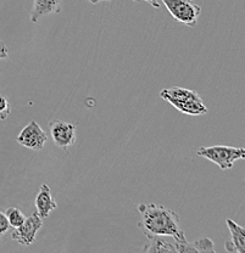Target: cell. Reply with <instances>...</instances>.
I'll list each match as a JSON object with an SVG mask.
<instances>
[{
  "instance_id": "cell-5",
  "label": "cell",
  "mask_w": 245,
  "mask_h": 253,
  "mask_svg": "<svg viewBox=\"0 0 245 253\" xmlns=\"http://www.w3.org/2000/svg\"><path fill=\"white\" fill-rule=\"evenodd\" d=\"M43 225V219H41L37 212L32 213L30 217H26L25 221L20 226L15 228L11 233V239L22 246H30L33 244L37 233Z\"/></svg>"
},
{
  "instance_id": "cell-11",
  "label": "cell",
  "mask_w": 245,
  "mask_h": 253,
  "mask_svg": "<svg viewBox=\"0 0 245 253\" xmlns=\"http://www.w3.org/2000/svg\"><path fill=\"white\" fill-rule=\"evenodd\" d=\"M149 242L143 247V251L147 253H177L175 245L165 241L161 236L149 237Z\"/></svg>"
},
{
  "instance_id": "cell-2",
  "label": "cell",
  "mask_w": 245,
  "mask_h": 253,
  "mask_svg": "<svg viewBox=\"0 0 245 253\" xmlns=\"http://www.w3.org/2000/svg\"><path fill=\"white\" fill-rule=\"evenodd\" d=\"M160 95L165 101L170 102L173 107L186 115L200 116L207 113V107L204 105L200 95L194 90L173 86L163 89Z\"/></svg>"
},
{
  "instance_id": "cell-7",
  "label": "cell",
  "mask_w": 245,
  "mask_h": 253,
  "mask_svg": "<svg viewBox=\"0 0 245 253\" xmlns=\"http://www.w3.org/2000/svg\"><path fill=\"white\" fill-rule=\"evenodd\" d=\"M50 134L55 145L60 149L67 151L71 145L76 141V126L72 123L60 120H52L49 122Z\"/></svg>"
},
{
  "instance_id": "cell-17",
  "label": "cell",
  "mask_w": 245,
  "mask_h": 253,
  "mask_svg": "<svg viewBox=\"0 0 245 253\" xmlns=\"http://www.w3.org/2000/svg\"><path fill=\"white\" fill-rule=\"evenodd\" d=\"M9 57V50L7 46L5 45L4 42L0 41V60H5Z\"/></svg>"
},
{
  "instance_id": "cell-14",
  "label": "cell",
  "mask_w": 245,
  "mask_h": 253,
  "mask_svg": "<svg viewBox=\"0 0 245 253\" xmlns=\"http://www.w3.org/2000/svg\"><path fill=\"white\" fill-rule=\"evenodd\" d=\"M175 249L177 253H196V247H194L193 242H188L187 239H180V240H175Z\"/></svg>"
},
{
  "instance_id": "cell-9",
  "label": "cell",
  "mask_w": 245,
  "mask_h": 253,
  "mask_svg": "<svg viewBox=\"0 0 245 253\" xmlns=\"http://www.w3.org/2000/svg\"><path fill=\"white\" fill-rule=\"evenodd\" d=\"M62 10V0H34L31 11V22L36 23L42 16L60 14Z\"/></svg>"
},
{
  "instance_id": "cell-3",
  "label": "cell",
  "mask_w": 245,
  "mask_h": 253,
  "mask_svg": "<svg viewBox=\"0 0 245 253\" xmlns=\"http://www.w3.org/2000/svg\"><path fill=\"white\" fill-rule=\"evenodd\" d=\"M196 156L204 157L216 163L222 170L231 169L234 162L245 158V149L243 147H232L225 145L215 146H202L196 151Z\"/></svg>"
},
{
  "instance_id": "cell-13",
  "label": "cell",
  "mask_w": 245,
  "mask_h": 253,
  "mask_svg": "<svg viewBox=\"0 0 245 253\" xmlns=\"http://www.w3.org/2000/svg\"><path fill=\"white\" fill-rule=\"evenodd\" d=\"M194 247H196V253H207V252H215V249H213V242L212 240L207 239H200L197 241L193 242Z\"/></svg>"
},
{
  "instance_id": "cell-18",
  "label": "cell",
  "mask_w": 245,
  "mask_h": 253,
  "mask_svg": "<svg viewBox=\"0 0 245 253\" xmlns=\"http://www.w3.org/2000/svg\"><path fill=\"white\" fill-rule=\"evenodd\" d=\"M133 1H138V0H133ZM142 1L149 2V4L151 5L152 7H155V9H159V7H160V4H159V1H157V0H142Z\"/></svg>"
},
{
  "instance_id": "cell-16",
  "label": "cell",
  "mask_w": 245,
  "mask_h": 253,
  "mask_svg": "<svg viewBox=\"0 0 245 253\" xmlns=\"http://www.w3.org/2000/svg\"><path fill=\"white\" fill-rule=\"evenodd\" d=\"M9 230H10L9 220H7L5 213H2L1 211H0V237L4 236Z\"/></svg>"
},
{
  "instance_id": "cell-6",
  "label": "cell",
  "mask_w": 245,
  "mask_h": 253,
  "mask_svg": "<svg viewBox=\"0 0 245 253\" xmlns=\"http://www.w3.org/2000/svg\"><path fill=\"white\" fill-rule=\"evenodd\" d=\"M47 140H48V135L36 121H31L17 136L18 144L34 151L43 150Z\"/></svg>"
},
{
  "instance_id": "cell-8",
  "label": "cell",
  "mask_w": 245,
  "mask_h": 253,
  "mask_svg": "<svg viewBox=\"0 0 245 253\" xmlns=\"http://www.w3.org/2000/svg\"><path fill=\"white\" fill-rule=\"evenodd\" d=\"M36 207L37 214L41 217V219L48 218L50 212H52L57 207V204L52 199L51 191H50L49 186L47 184H42L41 185V189H39L38 195L36 197Z\"/></svg>"
},
{
  "instance_id": "cell-15",
  "label": "cell",
  "mask_w": 245,
  "mask_h": 253,
  "mask_svg": "<svg viewBox=\"0 0 245 253\" xmlns=\"http://www.w3.org/2000/svg\"><path fill=\"white\" fill-rule=\"evenodd\" d=\"M10 115V105L6 97L0 94V120L5 121Z\"/></svg>"
},
{
  "instance_id": "cell-19",
  "label": "cell",
  "mask_w": 245,
  "mask_h": 253,
  "mask_svg": "<svg viewBox=\"0 0 245 253\" xmlns=\"http://www.w3.org/2000/svg\"><path fill=\"white\" fill-rule=\"evenodd\" d=\"M87 1L92 2V4H97V2H99V1H100V0H87Z\"/></svg>"
},
{
  "instance_id": "cell-4",
  "label": "cell",
  "mask_w": 245,
  "mask_h": 253,
  "mask_svg": "<svg viewBox=\"0 0 245 253\" xmlns=\"http://www.w3.org/2000/svg\"><path fill=\"white\" fill-rule=\"evenodd\" d=\"M161 1L176 21L188 27H196L197 18L201 14V7L199 5L192 0H161Z\"/></svg>"
},
{
  "instance_id": "cell-10",
  "label": "cell",
  "mask_w": 245,
  "mask_h": 253,
  "mask_svg": "<svg viewBox=\"0 0 245 253\" xmlns=\"http://www.w3.org/2000/svg\"><path fill=\"white\" fill-rule=\"evenodd\" d=\"M227 226L231 233V241L225 245L226 250L228 252L236 253H245V230L236 221L227 219L226 220Z\"/></svg>"
},
{
  "instance_id": "cell-1",
  "label": "cell",
  "mask_w": 245,
  "mask_h": 253,
  "mask_svg": "<svg viewBox=\"0 0 245 253\" xmlns=\"http://www.w3.org/2000/svg\"><path fill=\"white\" fill-rule=\"evenodd\" d=\"M139 212L138 228L144 236H171L175 240L184 239L180 215L175 211L161 205L141 204L137 207Z\"/></svg>"
},
{
  "instance_id": "cell-12",
  "label": "cell",
  "mask_w": 245,
  "mask_h": 253,
  "mask_svg": "<svg viewBox=\"0 0 245 253\" xmlns=\"http://www.w3.org/2000/svg\"><path fill=\"white\" fill-rule=\"evenodd\" d=\"M5 215H6L7 220H9L10 228H12V229L20 226L26 219V217H25V214H23L22 211L18 210V208H16V207L7 208L6 212H5Z\"/></svg>"
}]
</instances>
